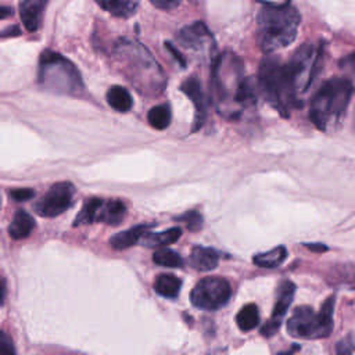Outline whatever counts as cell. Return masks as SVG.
<instances>
[{"label":"cell","mask_w":355,"mask_h":355,"mask_svg":"<svg viewBox=\"0 0 355 355\" xmlns=\"http://www.w3.org/2000/svg\"><path fill=\"white\" fill-rule=\"evenodd\" d=\"M0 355H17L10 336L1 330H0Z\"/></svg>","instance_id":"30"},{"label":"cell","mask_w":355,"mask_h":355,"mask_svg":"<svg viewBox=\"0 0 355 355\" xmlns=\"http://www.w3.org/2000/svg\"><path fill=\"white\" fill-rule=\"evenodd\" d=\"M73 193L75 187L71 182H57L47 190L35 209L44 218H54L71 207Z\"/></svg>","instance_id":"9"},{"label":"cell","mask_w":355,"mask_h":355,"mask_svg":"<svg viewBox=\"0 0 355 355\" xmlns=\"http://www.w3.org/2000/svg\"><path fill=\"white\" fill-rule=\"evenodd\" d=\"M337 355H352V351L344 341H341L337 344Z\"/></svg>","instance_id":"34"},{"label":"cell","mask_w":355,"mask_h":355,"mask_svg":"<svg viewBox=\"0 0 355 355\" xmlns=\"http://www.w3.org/2000/svg\"><path fill=\"white\" fill-rule=\"evenodd\" d=\"M182 234V229L180 227H171V229H166L161 233H150V232H146L139 243L144 247H148V248H162L165 245H169L175 241H178V239L180 237Z\"/></svg>","instance_id":"15"},{"label":"cell","mask_w":355,"mask_h":355,"mask_svg":"<svg viewBox=\"0 0 355 355\" xmlns=\"http://www.w3.org/2000/svg\"><path fill=\"white\" fill-rule=\"evenodd\" d=\"M176 220H182L190 230H200L202 226V216L197 211H189L176 218Z\"/></svg>","instance_id":"29"},{"label":"cell","mask_w":355,"mask_h":355,"mask_svg":"<svg viewBox=\"0 0 355 355\" xmlns=\"http://www.w3.org/2000/svg\"><path fill=\"white\" fill-rule=\"evenodd\" d=\"M182 287V280L175 275L164 273L159 275L154 282V290L165 298H175L178 297Z\"/></svg>","instance_id":"20"},{"label":"cell","mask_w":355,"mask_h":355,"mask_svg":"<svg viewBox=\"0 0 355 355\" xmlns=\"http://www.w3.org/2000/svg\"><path fill=\"white\" fill-rule=\"evenodd\" d=\"M40 83L51 92L76 94L83 83L75 65L54 51H44L40 57Z\"/></svg>","instance_id":"5"},{"label":"cell","mask_w":355,"mask_h":355,"mask_svg":"<svg viewBox=\"0 0 355 355\" xmlns=\"http://www.w3.org/2000/svg\"><path fill=\"white\" fill-rule=\"evenodd\" d=\"M103 204H104V201L101 198H94V197L89 198L86 201V204L82 207V209L78 212L73 226L87 225V223L97 220V216H98V212H100Z\"/></svg>","instance_id":"23"},{"label":"cell","mask_w":355,"mask_h":355,"mask_svg":"<svg viewBox=\"0 0 355 355\" xmlns=\"http://www.w3.org/2000/svg\"><path fill=\"white\" fill-rule=\"evenodd\" d=\"M166 47H168V49H169V51L175 55V58L180 62V65H183V67H184V65H186V61H184V58L182 57V54H180V53H179L173 46H171L169 43H166Z\"/></svg>","instance_id":"35"},{"label":"cell","mask_w":355,"mask_h":355,"mask_svg":"<svg viewBox=\"0 0 355 355\" xmlns=\"http://www.w3.org/2000/svg\"><path fill=\"white\" fill-rule=\"evenodd\" d=\"M17 35H19V29L17 26H12L11 29L1 32L0 36H17Z\"/></svg>","instance_id":"38"},{"label":"cell","mask_w":355,"mask_h":355,"mask_svg":"<svg viewBox=\"0 0 355 355\" xmlns=\"http://www.w3.org/2000/svg\"><path fill=\"white\" fill-rule=\"evenodd\" d=\"M232 295V287L226 279L208 276L201 279L191 290L190 300L194 306L205 311L222 308Z\"/></svg>","instance_id":"7"},{"label":"cell","mask_w":355,"mask_h":355,"mask_svg":"<svg viewBox=\"0 0 355 355\" xmlns=\"http://www.w3.org/2000/svg\"><path fill=\"white\" fill-rule=\"evenodd\" d=\"M147 227L148 225H137L129 230L119 232L110 239V244L115 250H125L128 247H132L139 243L140 237L147 232Z\"/></svg>","instance_id":"17"},{"label":"cell","mask_w":355,"mask_h":355,"mask_svg":"<svg viewBox=\"0 0 355 355\" xmlns=\"http://www.w3.org/2000/svg\"><path fill=\"white\" fill-rule=\"evenodd\" d=\"M352 83L345 78H333L322 85L311 103L309 118L315 126L324 130L331 121H337L345 112L351 96Z\"/></svg>","instance_id":"3"},{"label":"cell","mask_w":355,"mask_h":355,"mask_svg":"<svg viewBox=\"0 0 355 355\" xmlns=\"http://www.w3.org/2000/svg\"><path fill=\"white\" fill-rule=\"evenodd\" d=\"M300 347L298 345H293V348L291 349H288V351H286V352H280L279 355H294L295 352H297V349H298Z\"/></svg>","instance_id":"40"},{"label":"cell","mask_w":355,"mask_h":355,"mask_svg":"<svg viewBox=\"0 0 355 355\" xmlns=\"http://www.w3.org/2000/svg\"><path fill=\"white\" fill-rule=\"evenodd\" d=\"M294 293H295V286H294L293 282L283 280L280 283V286L277 288V294H276L273 312H272V316H270L272 320H276V322L282 323V319L284 318L288 306L293 302Z\"/></svg>","instance_id":"13"},{"label":"cell","mask_w":355,"mask_h":355,"mask_svg":"<svg viewBox=\"0 0 355 355\" xmlns=\"http://www.w3.org/2000/svg\"><path fill=\"white\" fill-rule=\"evenodd\" d=\"M94 1L103 10L119 18H128L133 15L139 7V0H94Z\"/></svg>","instance_id":"18"},{"label":"cell","mask_w":355,"mask_h":355,"mask_svg":"<svg viewBox=\"0 0 355 355\" xmlns=\"http://www.w3.org/2000/svg\"><path fill=\"white\" fill-rule=\"evenodd\" d=\"M219 255L214 248L209 247H194L190 252L189 262L197 270H212L216 268Z\"/></svg>","instance_id":"14"},{"label":"cell","mask_w":355,"mask_h":355,"mask_svg":"<svg viewBox=\"0 0 355 355\" xmlns=\"http://www.w3.org/2000/svg\"><path fill=\"white\" fill-rule=\"evenodd\" d=\"M153 259L157 265L161 266H166V268H179L183 265V259L182 257L169 248H159L154 252Z\"/></svg>","instance_id":"26"},{"label":"cell","mask_w":355,"mask_h":355,"mask_svg":"<svg viewBox=\"0 0 355 355\" xmlns=\"http://www.w3.org/2000/svg\"><path fill=\"white\" fill-rule=\"evenodd\" d=\"M179 43L191 50H204L207 46H212V35L202 22H194L182 28L178 33Z\"/></svg>","instance_id":"10"},{"label":"cell","mask_w":355,"mask_h":355,"mask_svg":"<svg viewBox=\"0 0 355 355\" xmlns=\"http://www.w3.org/2000/svg\"><path fill=\"white\" fill-rule=\"evenodd\" d=\"M47 0H21L19 3V17L24 26L29 32L39 29L43 14L46 10Z\"/></svg>","instance_id":"11"},{"label":"cell","mask_w":355,"mask_h":355,"mask_svg":"<svg viewBox=\"0 0 355 355\" xmlns=\"http://www.w3.org/2000/svg\"><path fill=\"white\" fill-rule=\"evenodd\" d=\"M258 42L265 53H273L291 44L298 33L301 17L287 3L266 4L258 14Z\"/></svg>","instance_id":"2"},{"label":"cell","mask_w":355,"mask_h":355,"mask_svg":"<svg viewBox=\"0 0 355 355\" xmlns=\"http://www.w3.org/2000/svg\"><path fill=\"white\" fill-rule=\"evenodd\" d=\"M331 275L336 277V282H338L337 284L349 286V287L355 288V265L337 266V268H334V272Z\"/></svg>","instance_id":"27"},{"label":"cell","mask_w":355,"mask_h":355,"mask_svg":"<svg viewBox=\"0 0 355 355\" xmlns=\"http://www.w3.org/2000/svg\"><path fill=\"white\" fill-rule=\"evenodd\" d=\"M214 96L219 112L227 118H236L241 110L255 101V93L244 75V67L240 58L226 51L214 68Z\"/></svg>","instance_id":"1"},{"label":"cell","mask_w":355,"mask_h":355,"mask_svg":"<svg viewBox=\"0 0 355 355\" xmlns=\"http://www.w3.org/2000/svg\"><path fill=\"white\" fill-rule=\"evenodd\" d=\"M319 65V49L312 43H305L295 50L290 62L286 64L288 79L297 98L304 94L316 72Z\"/></svg>","instance_id":"6"},{"label":"cell","mask_w":355,"mask_h":355,"mask_svg":"<svg viewBox=\"0 0 355 355\" xmlns=\"http://www.w3.org/2000/svg\"><path fill=\"white\" fill-rule=\"evenodd\" d=\"M107 101L114 110H116L119 112L129 111L132 108V104H133V100H132V96H130L129 90L122 87V86H112L107 92Z\"/></svg>","instance_id":"22"},{"label":"cell","mask_w":355,"mask_h":355,"mask_svg":"<svg viewBox=\"0 0 355 355\" xmlns=\"http://www.w3.org/2000/svg\"><path fill=\"white\" fill-rule=\"evenodd\" d=\"M334 302H336V297L330 295L327 297L323 302L322 306L318 312V315L320 316L322 322L330 327H333V312H334Z\"/></svg>","instance_id":"28"},{"label":"cell","mask_w":355,"mask_h":355,"mask_svg":"<svg viewBox=\"0 0 355 355\" xmlns=\"http://www.w3.org/2000/svg\"><path fill=\"white\" fill-rule=\"evenodd\" d=\"M35 227V219L24 209H19L15 212L10 226H8V234L14 240H22L28 237Z\"/></svg>","instance_id":"16"},{"label":"cell","mask_w":355,"mask_h":355,"mask_svg":"<svg viewBox=\"0 0 355 355\" xmlns=\"http://www.w3.org/2000/svg\"><path fill=\"white\" fill-rule=\"evenodd\" d=\"M180 90L193 101L196 107L197 114H196V125L193 129L197 130L202 125L205 118V100L201 90V85L196 76H190L180 85Z\"/></svg>","instance_id":"12"},{"label":"cell","mask_w":355,"mask_h":355,"mask_svg":"<svg viewBox=\"0 0 355 355\" xmlns=\"http://www.w3.org/2000/svg\"><path fill=\"white\" fill-rule=\"evenodd\" d=\"M126 212V205L119 200H111L103 204L97 220L105 222L108 225H118Z\"/></svg>","instance_id":"19"},{"label":"cell","mask_w":355,"mask_h":355,"mask_svg":"<svg viewBox=\"0 0 355 355\" xmlns=\"http://www.w3.org/2000/svg\"><path fill=\"white\" fill-rule=\"evenodd\" d=\"M331 329L333 327L324 324L320 316L306 305L295 308L287 322V331L293 337L301 338H323L331 333Z\"/></svg>","instance_id":"8"},{"label":"cell","mask_w":355,"mask_h":355,"mask_svg":"<svg viewBox=\"0 0 355 355\" xmlns=\"http://www.w3.org/2000/svg\"><path fill=\"white\" fill-rule=\"evenodd\" d=\"M287 257L284 245H277L266 252H259L252 257V262L259 268H276L283 263Z\"/></svg>","instance_id":"21"},{"label":"cell","mask_w":355,"mask_h":355,"mask_svg":"<svg viewBox=\"0 0 355 355\" xmlns=\"http://www.w3.org/2000/svg\"><path fill=\"white\" fill-rule=\"evenodd\" d=\"M171 118H172V114H171V108L168 104H159V105L153 107L147 115L148 123L154 129H158V130L166 129L171 123Z\"/></svg>","instance_id":"25"},{"label":"cell","mask_w":355,"mask_h":355,"mask_svg":"<svg viewBox=\"0 0 355 355\" xmlns=\"http://www.w3.org/2000/svg\"><path fill=\"white\" fill-rule=\"evenodd\" d=\"M280 324H282V323H279V322H276V320L269 319V320H268V322L261 327V334H262V336H265V337H272L273 334H276V333L279 331Z\"/></svg>","instance_id":"31"},{"label":"cell","mask_w":355,"mask_h":355,"mask_svg":"<svg viewBox=\"0 0 355 355\" xmlns=\"http://www.w3.org/2000/svg\"><path fill=\"white\" fill-rule=\"evenodd\" d=\"M4 297H6V283L3 279H0V305L4 301Z\"/></svg>","instance_id":"39"},{"label":"cell","mask_w":355,"mask_h":355,"mask_svg":"<svg viewBox=\"0 0 355 355\" xmlns=\"http://www.w3.org/2000/svg\"><path fill=\"white\" fill-rule=\"evenodd\" d=\"M157 8L161 10H173L180 4L182 0H150Z\"/></svg>","instance_id":"33"},{"label":"cell","mask_w":355,"mask_h":355,"mask_svg":"<svg viewBox=\"0 0 355 355\" xmlns=\"http://www.w3.org/2000/svg\"><path fill=\"white\" fill-rule=\"evenodd\" d=\"M236 323L239 326L240 330L243 331H250L254 327L258 326L259 323V312H258V306L255 304H247L244 305L237 316H236Z\"/></svg>","instance_id":"24"},{"label":"cell","mask_w":355,"mask_h":355,"mask_svg":"<svg viewBox=\"0 0 355 355\" xmlns=\"http://www.w3.org/2000/svg\"><path fill=\"white\" fill-rule=\"evenodd\" d=\"M11 14H12V10H11L10 7H6V6H0V19L8 18Z\"/></svg>","instance_id":"37"},{"label":"cell","mask_w":355,"mask_h":355,"mask_svg":"<svg viewBox=\"0 0 355 355\" xmlns=\"http://www.w3.org/2000/svg\"><path fill=\"white\" fill-rule=\"evenodd\" d=\"M259 85L266 101L284 118L290 115V108L298 105V98L293 92L287 67L275 57H266L259 67Z\"/></svg>","instance_id":"4"},{"label":"cell","mask_w":355,"mask_h":355,"mask_svg":"<svg viewBox=\"0 0 355 355\" xmlns=\"http://www.w3.org/2000/svg\"><path fill=\"white\" fill-rule=\"evenodd\" d=\"M311 251H316V252H324L327 250L326 245L323 244H315V243H311V244H305Z\"/></svg>","instance_id":"36"},{"label":"cell","mask_w":355,"mask_h":355,"mask_svg":"<svg viewBox=\"0 0 355 355\" xmlns=\"http://www.w3.org/2000/svg\"><path fill=\"white\" fill-rule=\"evenodd\" d=\"M33 194H35V191L32 189H26V187L25 189H15V190L11 191L12 198L17 200V201H26V200L32 198Z\"/></svg>","instance_id":"32"}]
</instances>
